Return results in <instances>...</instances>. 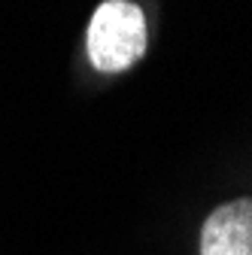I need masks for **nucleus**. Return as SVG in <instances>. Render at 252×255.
Masks as SVG:
<instances>
[{"mask_svg": "<svg viewBox=\"0 0 252 255\" xmlns=\"http://www.w3.org/2000/svg\"><path fill=\"white\" fill-rule=\"evenodd\" d=\"M146 12L131 0H104L85 30V52L98 73H125L146 55Z\"/></svg>", "mask_w": 252, "mask_h": 255, "instance_id": "1", "label": "nucleus"}, {"mask_svg": "<svg viewBox=\"0 0 252 255\" xmlns=\"http://www.w3.org/2000/svg\"><path fill=\"white\" fill-rule=\"evenodd\" d=\"M201 255H252V198L219 204L201 228Z\"/></svg>", "mask_w": 252, "mask_h": 255, "instance_id": "2", "label": "nucleus"}]
</instances>
